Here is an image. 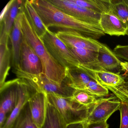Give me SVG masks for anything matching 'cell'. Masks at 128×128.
<instances>
[{
    "mask_svg": "<svg viewBox=\"0 0 128 128\" xmlns=\"http://www.w3.org/2000/svg\"><path fill=\"white\" fill-rule=\"evenodd\" d=\"M47 28L60 31L77 32L88 38L98 39L104 36L100 26L85 23L69 15L54 6L49 0H30Z\"/></svg>",
    "mask_w": 128,
    "mask_h": 128,
    "instance_id": "6da1fadb",
    "label": "cell"
},
{
    "mask_svg": "<svg viewBox=\"0 0 128 128\" xmlns=\"http://www.w3.org/2000/svg\"><path fill=\"white\" fill-rule=\"evenodd\" d=\"M23 36L42 61L43 73L52 80L60 84L66 78V72L51 56L30 23L23 7L22 21Z\"/></svg>",
    "mask_w": 128,
    "mask_h": 128,
    "instance_id": "7a4b0ae2",
    "label": "cell"
},
{
    "mask_svg": "<svg viewBox=\"0 0 128 128\" xmlns=\"http://www.w3.org/2000/svg\"><path fill=\"white\" fill-rule=\"evenodd\" d=\"M12 72L18 78L24 81L36 92L72 98L75 90L68 85L66 79L63 84H60L49 79L43 73L32 74L25 72L18 65L14 68Z\"/></svg>",
    "mask_w": 128,
    "mask_h": 128,
    "instance_id": "3957f363",
    "label": "cell"
},
{
    "mask_svg": "<svg viewBox=\"0 0 128 128\" xmlns=\"http://www.w3.org/2000/svg\"><path fill=\"white\" fill-rule=\"evenodd\" d=\"M46 95L48 102L58 110L66 125L86 121L88 108L80 104L72 98L54 94Z\"/></svg>",
    "mask_w": 128,
    "mask_h": 128,
    "instance_id": "277c9868",
    "label": "cell"
},
{
    "mask_svg": "<svg viewBox=\"0 0 128 128\" xmlns=\"http://www.w3.org/2000/svg\"><path fill=\"white\" fill-rule=\"evenodd\" d=\"M40 38L50 54L66 70L78 67L79 63L69 48L57 37L56 34L48 29Z\"/></svg>",
    "mask_w": 128,
    "mask_h": 128,
    "instance_id": "5b68a950",
    "label": "cell"
},
{
    "mask_svg": "<svg viewBox=\"0 0 128 128\" xmlns=\"http://www.w3.org/2000/svg\"><path fill=\"white\" fill-rule=\"evenodd\" d=\"M122 102L115 96L100 98L96 103L88 109V114L85 123L107 121L116 111L120 109Z\"/></svg>",
    "mask_w": 128,
    "mask_h": 128,
    "instance_id": "8992f818",
    "label": "cell"
},
{
    "mask_svg": "<svg viewBox=\"0 0 128 128\" xmlns=\"http://www.w3.org/2000/svg\"><path fill=\"white\" fill-rule=\"evenodd\" d=\"M49 1L61 11L80 20L92 25L100 26L101 14L79 6L71 0H49Z\"/></svg>",
    "mask_w": 128,
    "mask_h": 128,
    "instance_id": "52a82bcc",
    "label": "cell"
},
{
    "mask_svg": "<svg viewBox=\"0 0 128 128\" xmlns=\"http://www.w3.org/2000/svg\"><path fill=\"white\" fill-rule=\"evenodd\" d=\"M20 80L17 78L6 82L0 87V110L5 112L8 116L18 102Z\"/></svg>",
    "mask_w": 128,
    "mask_h": 128,
    "instance_id": "ba28073f",
    "label": "cell"
},
{
    "mask_svg": "<svg viewBox=\"0 0 128 128\" xmlns=\"http://www.w3.org/2000/svg\"><path fill=\"white\" fill-rule=\"evenodd\" d=\"M56 36L68 48L86 49L98 52L102 43L96 40L88 38L73 31H59Z\"/></svg>",
    "mask_w": 128,
    "mask_h": 128,
    "instance_id": "9c48e42d",
    "label": "cell"
},
{
    "mask_svg": "<svg viewBox=\"0 0 128 128\" xmlns=\"http://www.w3.org/2000/svg\"><path fill=\"white\" fill-rule=\"evenodd\" d=\"M18 66L22 70L29 74H38L43 73V66L41 60L24 36Z\"/></svg>",
    "mask_w": 128,
    "mask_h": 128,
    "instance_id": "30bf717a",
    "label": "cell"
},
{
    "mask_svg": "<svg viewBox=\"0 0 128 128\" xmlns=\"http://www.w3.org/2000/svg\"><path fill=\"white\" fill-rule=\"evenodd\" d=\"M47 102L46 94L36 91L32 94L28 101L32 119L38 128H42L44 122Z\"/></svg>",
    "mask_w": 128,
    "mask_h": 128,
    "instance_id": "8fae6325",
    "label": "cell"
},
{
    "mask_svg": "<svg viewBox=\"0 0 128 128\" xmlns=\"http://www.w3.org/2000/svg\"><path fill=\"white\" fill-rule=\"evenodd\" d=\"M23 7L24 3L21 10L15 21L9 36L12 44V65L13 68L20 64L21 48L23 38L22 32Z\"/></svg>",
    "mask_w": 128,
    "mask_h": 128,
    "instance_id": "7c38bea8",
    "label": "cell"
},
{
    "mask_svg": "<svg viewBox=\"0 0 128 128\" xmlns=\"http://www.w3.org/2000/svg\"><path fill=\"white\" fill-rule=\"evenodd\" d=\"M24 1L12 0L10 1L0 15V30L9 36L15 21L21 10Z\"/></svg>",
    "mask_w": 128,
    "mask_h": 128,
    "instance_id": "4fadbf2b",
    "label": "cell"
},
{
    "mask_svg": "<svg viewBox=\"0 0 128 128\" xmlns=\"http://www.w3.org/2000/svg\"><path fill=\"white\" fill-rule=\"evenodd\" d=\"M100 25L105 34L110 36H125L128 29L126 24L110 13L101 14Z\"/></svg>",
    "mask_w": 128,
    "mask_h": 128,
    "instance_id": "5bb4252c",
    "label": "cell"
},
{
    "mask_svg": "<svg viewBox=\"0 0 128 128\" xmlns=\"http://www.w3.org/2000/svg\"><path fill=\"white\" fill-rule=\"evenodd\" d=\"M98 60L104 71L120 74L121 62L114 52L105 44L102 43V47L98 51Z\"/></svg>",
    "mask_w": 128,
    "mask_h": 128,
    "instance_id": "9a60e30c",
    "label": "cell"
},
{
    "mask_svg": "<svg viewBox=\"0 0 128 128\" xmlns=\"http://www.w3.org/2000/svg\"><path fill=\"white\" fill-rule=\"evenodd\" d=\"M20 80L18 102L2 128H12L17 118L25 105L28 102L31 95L34 92L33 91H35L24 81L21 79Z\"/></svg>",
    "mask_w": 128,
    "mask_h": 128,
    "instance_id": "2e32d148",
    "label": "cell"
},
{
    "mask_svg": "<svg viewBox=\"0 0 128 128\" xmlns=\"http://www.w3.org/2000/svg\"><path fill=\"white\" fill-rule=\"evenodd\" d=\"M0 87L5 82L11 68L12 52L9 48V36L2 31L0 36Z\"/></svg>",
    "mask_w": 128,
    "mask_h": 128,
    "instance_id": "e0dca14e",
    "label": "cell"
},
{
    "mask_svg": "<svg viewBox=\"0 0 128 128\" xmlns=\"http://www.w3.org/2000/svg\"><path fill=\"white\" fill-rule=\"evenodd\" d=\"M79 66L92 71H103L98 62V52L86 49L69 48Z\"/></svg>",
    "mask_w": 128,
    "mask_h": 128,
    "instance_id": "ac0fdd59",
    "label": "cell"
},
{
    "mask_svg": "<svg viewBox=\"0 0 128 128\" xmlns=\"http://www.w3.org/2000/svg\"><path fill=\"white\" fill-rule=\"evenodd\" d=\"M66 72V79L68 85L75 90H84L90 81L96 80L88 72L79 67L67 69Z\"/></svg>",
    "mask_w": 128,
    "mask_h": 128,
    "instance_id": "d6986e66",
    "label": "cell"
},
{
    "mask_svg": "<svg viewBox=\"0 0 128 128\" xmlns=\"http://www.w3.org/2000/svg\"><path fill=\"white\" fill-rule=\"evenodd\" d=\"M24 11L36 34L40 38H42L48 28L44 24L30 0L24 1Z\"/></svg>",
    "mask_w": 128,
    "mask_h": 128,
    "instance_id": "ffe728a7",
    "label": "cell"
},
{
    "mask_svg": "<svg viewBox=\"0 0 128 128\" xmlns=\"http://www.w3.org/2000/svg\"><path fill=\"white\" fill-rule=\"evenodd\" d=\"M75 4L98 14L109 13L110 0H71Z\"/></svg>",
    "mask_w": 128,
    "mask_h": 128,
    "instance_id": "44dd1931",
    "label": "cell"
},
{
    "mask_svg": "<svg viewBox=\"0 0 128 128\" xmlns=\"http://www.w3.org/2000/svg\"><path fill=\"white\" fill-rule=\"evenodd\" d=\"M67 126L58 110L48 101L46 117L42 128H66Z\"/></svg>",
    "mask_w": 128,
    "mask_h": 128,
    "instance_id": "7402d4cb",
    "label": "cell"
},
{
    "mask_svg": "<svg viewBox=\"0 0 128 128\" xmlns=\"http://www.w3.org/2000/svg\"><path fill=\"white\" fill-rule=\"evenodd\" d=\"M91 71L96 80L106 88L115 82L126 80L124 77L119 73L106 71Z\"/></svg>",
    "mask_w": 128,
    "mask_h": 128,
    "instance_id": "603a6c76",
    "label": "cell"
},
{
    "mask_svg": "<svg viewBox=\"0 0 128 128\" xmlns=\"http://www.w3.org/2000/svg\"><path fill=\"white\" fill-rule=\"evenodd\" d=\"M109 13L114 15L128 26V3L127 0H110Z\"/></svg>",
    "mask_w": 128,
    "mask_h": 128,
    "instance_id": "cb8c5ba5",
    "label": "cell"
},
{
    "mask_svg": "<svg viewBox=\"0 0 128 128\" xmlns=\"http://www.w3.org/2000/svg\"><path fill=\"white\" fill-rule=\"evenodd\" d=\"M12 128H38L32 119L28 102L22 109Z\"/></svg>",
    "mask_w": 128,
    "mask_h": 128,
    "instance_id": "d4e9b609",
    "label": "cell"
},
{
    "mask_svg": "<svg viewBox=\"0 0 128 128\" xmlns=\"http://www.w3.org/2000/svg\"><path fill=\"white\" fill-rule=\"evenodd\" d=\"M100 98L85 90H75L72 98L80 104L90 108Z\"/></svg>",
    "mask_w": 128,
    "mask_h": 128,
    "instance_id": "484cf974",
    "label": "cell"
},
{
    "mask_svg": "<svg viewBox=\"0 0 128 128\" xmlns=\"http://www.w3.org/2000/svg\"><path fill=\"white\" fill-rule=\"evenodd\" d=\"M84 90L99 98L106 97L109 94L108 90L96 80L90 81L86 84Z\"/></svg>",
    "mask_w": 128,
    "mask_h": 128,
    "instance_id": "4316f807",
    "label": "cell"
},
{
    "mask_svg": "<svg viewBox=\"0 0 128 128\" xmlns=\"http://www.w3.org/2000/svg\"><path fill=\"white\" fill-rule=\"evenodd\" d=\"M119 110L120 112V128H128V107L127 104L122 103Z\"/></svg>",
    "mask_w": 128,
    "mask_h": 128,
    "instance_id": "83f0119b",
    "label": "cell"
},
{
    "mask_svg": "<svg viewBox=\"0 0 128 128\" xmlns=\"http://www.w3.org/2000/svg\"><path fill=\"white\" fill-rule=\"evenodd\" d=\"M113 52L118 58L128 61V45H118L114 48Z\"/></svg>",
    "mask_w": 128,
    "mask_h": 128,
    "instance_id": "f1b7e54d",
    "label": "cell"
},
{
    "mask_svg": "<svg viewBox=\"0 0 128 128\" xmlns=\"http://www.w3.org/2000/svg\"><path fill=\"white\" fill-rule=\"evenodd\" d=\"M85 128H108L109 127L107 121L91 124H86L85 122Z\"/></svg>",
    "mask_w": 128,
    "mask_h": 128,
    "instance_id": "f546056e",
    "label": "cell"
},
{
    "mask_svg": "<svg viewBox=\"0 0 128 128\" xmlns=\"http://www.w3.org/2000/svg\"><path fill=\"white\" fill-rule=\"evenodd\" d=\"M8 116L4 112L0 110V128H2L6 123Z\"/></svg>",
    "mask_w": 128,
    "mask_h": 128,
    "instance_id": "4dcf8cb0",
    "label": "cell"
},
{
    "mask_svg": "<svg viewBox=\"0 0 128 128\" xmlns=\"http://www.w3.org/2000/svg\"><path fill=\"white\" fill-rule=\"evenodd\" d=\"M85 122L76 123L67 125L66 128H85Z\"/></svg>",
    "mask_w": 128,
    "mask_h": 128,
    "instance_id": "1f68e13d",
    "label": "cell"
},
{
    "mask_svg": "<svg viewBox=\"0 0 128 128\" xmlns=\"http://www.w3.org/2000/svg\"><path fill=\"white\" fill-rule=\"evenodd\" d=\"M120 65L121 70L126 72L128 73V62H121Z\"/></svg>",
    "mask_w": 128,
    "mask_h": 128,
    "instance_id": "d6a6232c",
    "label": "cell"
},
{
    "mask_svg": "<svg viewBox=\"0 0 128 128\" xmlns=\"http://www.w3.org/2000/svg\"><path fill=\"white\" fill-rule=\"evenodd\" d=\"M126 35H127V36H128V30H127V33H126Z\"/></svg>",
    "mask_w": 128,
    "mask_h": 128,
    "instance_id": "836d02e7",
    "label": "cell"
},
{
    "mask_svg": "<svg viewBox=\"0 0 128 128\" xmlns=\"http://www.w3.org/2000/svg\"><path fill=\"white\" fill-rule=\"evenodd\" d=\"M127 2H128V0H127Z\"/></svg>",
    "mask_w": 128,
    "mask_h": 128,
    "instance_id": "e575fe53",
    "label": "cell"
},
{
    "mask_svg": "<svg viewBox=\"0 0 128 128\" xmlns=\"http://www.w3.org/2000/svg\"><path fill=\"white\" fill-rule=\"evenodd\" d=\"M127 105H128V104H127Z\"/></svg>",
    "mask_w": 128,
    "mask_h": 128,
    "instance_id": "d590c367",
    "label": "cell"
}]
</instances>
